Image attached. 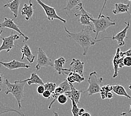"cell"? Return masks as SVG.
I'll use <instances>...</instances> for the list:
<instances>
[{"label":"cell","instance_id":"cell-1","mask_svg":"<svg viewBox=\"0 0 131 116\" xmlns=\"http://www.w3.org/2000/svg\"><path fill=\"white\" fill-rule=\"evenodd\" d=\"M64 31L67 34V37L70 40L75 41L83 49V55L86 56L88 53L89 49L92 46L100 41H103L105 38H112V37L106 36L97 40L94 37L91 35V32H94V29L90 26H83L81 31L79 32H70L67 29L64 27Z\"/></svg>","mask_w":131,"mask_h":116},{"label":"cell","instance_id":"cell-2","mask_svg":"<svg viewBox=\"0 0 131 116\" xmlns=\"http://www.w3.org/2000/svg\"><path fill=\"white\" fill-rule=\"evenodd\" d=\"M26 82L24 80H16L14 83H11L8 79L5 80L6 90L5 94L7 95L11 94L15 97L17 105L19 106V109L21 108V101L25 98L24 94V87Z\"/></svg>","mask_w":131,"mask_h":116},{"label":"cell","instance_id":"cell-3","mask_svg":"<svg viewBox=\"0 0 131 116\" xmlns=\"http://www.w3.org/2000/svg\"><path fill=\"white\" fill-rule=\"evenodd\" d=\"M92 22L93 23L94 30V32L95 33V38L97 39L99 34L101 32H105L111 26H114L116 25L115 21L111 19V17L105 16L102 15L97 19H94L93 17L91 19Z\"/></svg>","mask_w":131,"mask_h":116},{"label":"cell","instance_id":"cell-4","mask_svg":"<svg viewBox=\"0 0 131 116\" xmlns=\"http://www.w3.org/2000/svg\"><path fill=\"white\" fill-rule=\"evenodd\" d=\"M88 82L89 83V87L84 93H88L89 96H91L94 94L99 93L100 92V84L103 82L102 77H98L97 73L96 71H93L89 74Z\"/></svg>","mask_w":131,"mask_h":116},{"label":"cell","instance_id":"cell-5","mask_svg":"<svg viewBox=\"0 0 131 116\" xmlns=\"http://www.w3.org/2000/svg\"><path fill=\"white\" fill-rule=\"evenodd\" d=\"M37 65L35 66V69L39 70L41 67H54V62L50 59L41 47H39L37 51Z\"/></svg>","mask_w":131,"mask_h":116},{"label":"cell","instance_id":"cell-6","mask_svg":"<svg viewBox=\"0 0 131 116\" xmlns=\"http://www.w3.org/2000/svg\"><path fill=\"white\" fill-rule=\"evenodd\" d=\"M76 8L77 10H79L80 11V14H75L74 15L76 17H80L79 21L80 23L83 26H90L94 30L93 23L91 21V19L93 16L90 13L88 12L87 11L85 10L84 6H83V4H80L79 6L76 7Z\"/></svg>","mask_w":131,"mask_h":116},{"label":"cell","instance_id":"cell-7","mask_svg":"<svg viewBox=\"0 0 131 116\" xmlns=\"http://www.w3.org/2000/svg\"><path fill=\"white\" fill-rule=\"evenodd\" d=\"M36 1L38 2V4L43 8L44 12H45L47 19L49 21L58 20L59 21H61L62 22H63L64 23H66V20L63 19V18H62L58 15V14L56 12V8L54 7H52L46 5V4H44L43 2L41 1V0H36Z\"/></svg>","mask_w":131,"mask_h":116},{"label":"cell","instance_id":"cell-8","mask_svg":"<svg viewBox=\"0 0 131 116\" xmlns=\"http://www.w3.org/2000/svg\"><path fill=\"white\" fill-rule=\"evenodd\" d=\"M20 35L15 34L13 32H11L10 36L7 37H2V44L0 46V53L2 51L5 50L6 53H8L10 50L14 47L15 42L20 38Z\"/></svg>","mask_w":131,"mask_h":116},{"label":"cell","instance_id":"cell-9","mask_svg":"<svg viewBox=\"0 0 131 116\" xmlns=\"http://www.w3.org/2000/svg\"><path fill=\"white\" fill-rule=\"evenodd\" d=\"M125 56L123 55V52L121 51L119 47L117 49V51L113 59V65L114 67V73L113 75V78H115L118 75V71L124 65L123 64V59Z\"/></svg>","mask_w":131,"mask_h":116},{"label":"cell","instance_id":"cell-10","mask_svg":"<svg viewBox=\"0 0 131 116\" xmlns=\"http://www.w3.org/2000/svg\"><path fill=\"white\" fill-rule=\"evenodd\" d=\"M0 28H8L17 32L20 36H22L24 38V41H27L29 40V37L28 36L25 35L21 31V30L20 29V26L16 25V23L14 22V19L5 17L4 21L2 22H0Z\"/></svg>","mask_w":131,"mask_h":116},{"label":"cell","instance_id":"cell-11","mask_svg":"<svg viewBox=\"0 0 131 116\" xmlns=\"http://www.w3.org/2000/svg\"><path fill=\"white\" fill-rule=\"evenodd\" d=\"M66 61L67 60L64 57H60L54 60L53 68L59 75H68L72 71L70 68H64L63 67Z\"/></svg>","mask_w":131,"mask_h":116},{"label":"cell","instance_id":"cell-12","mask_svg":"<svg viewBox=\"0 0 131 116\" xmlns=\"http://www.w3.org/2000/svg\"><path fill=\"white\" fill-rule=\"evenodd\" d=\"M0 65L6 68L7 69L10 70L21 69V68L29 69V68H30V65H28L25 63V62L16 60H13L8 62H5L0 61Z\"/></svg>","mask_w":131,"mask_h":116},{"label":"cell","instance_id":"cell-13","mask_svg":"<svg viewBox=\"0 0 131 116\" xmlns=\"http://www.w3.org/2000/svg\"><path fill=\"white\" fill-rule=\"evenodd\" d=\"M124 23L126 24V26L125 27L124 29L121 32H118V34L113 35L112 38L113 40L117 41L118 45L119 46H123L125 45L124 39L127 37V33L130 26V23L129 21L124 22Z\"/></svg>","mask_w":131,"mask_h":116},{"label":"cell","instance_id":"cell-14","mask_svg":"<svg viewBox=\"0 0 131 116\" xmlns=\"http://www.w3.org/2000/svg\"><path fill=\"white\" fill-rule=\"evenodd\" d=\"M84 62L81 61L79 59L73 58L70 64V69L71 72H74L79 74L80 75L84 76Z\"/></svg>","mask_w":131,"mask_h":116},{"label":"cell","instance_id":"cell-15","mask_svg":"<svg viewBox=\"0 0 131 116\" xmlns=\"http://www.w3.org/2000/svg\"><path fill=\"white\" fill-rule=\"evenodd\" d=\"M20 5V0H10L9 2L4 5V7L8 8L14 15V19L17 17L19 14V9Z\"/></svg>","mask_w":131,"mask_h":116},{"label":"cell","instance_id":"cell-16","mask_svg":"<svg viewBox=\"0 0 131 116\" xmlns=\"http://www.w3.org/2000/svg\"><path fill=\"white\" fill-rule=\"evenodd\" d=\"M21 52L22 53V56L21 58V60H24V59L25 57L30 63H32L34 62L35 56L32 53L28 45L25 44L23 47H21Z\"/></svg>","mask_w":131,"mask_h":116},{"label":"cell","instance_id":"cell-17","mask_svg":"<svg viewBox=\"0 0 131 116\" xmlns=\"http://www.w3.org/2000/svg\"><path fill=\"white\" fill-rule=\"evenodd\" d=\"M71 88V90L70 91H68L65 92L64 94H65L68 97V98H72L75 100V102L77 104H79L80 102V99L81 98V93L83 92L82 91H79L75 88L73 87V84L72 83H70Z\"/></svg>","mask_w":131,"mask_h":116},{"label":"cell","instance_id":"cell-18","mask_svg":"<svg viewBox=\"0 0 131 116\" xmlns=\"http://www.w3.org/2000/svg\"><path fill=\"white\" fill-rule=\"evenodd\" d=\"M34 14V7L33 4L31 1H29V5L24 4V7L21 10V15L23 16H25V20L28 21L29 20H32V17Z\"/></svg>","mask_w":131,"mask_h":116},{"label":"cell","instance_id":"cell-19","mask_svg":"<svg viewBox=\"0 0 131 116\" xmlns=\"http://www.w3.org/2000/svg\"><path fill=\"white\" fill-rule=\"evenodd\" d=\"M115 8L113 10V13L114 15H118L120 14L127 13L129 14V4H124L122 3H117L114 4Z\"/></svg>","mask_w":131,"mask_h":116},{"label":"cell","instance_id":"cell-20","mask_svg":"<svg viewBox=\"0 0 131 116\" xmlns=\"http://www.w3.org/2000/svg\"><path fill=\"white\" fill-rule=\"evenodd\" d=\"M25 82H26L28 85H31L32 84H37L39 85H44V83L39 76L35 72H32L31 74L30 77L29 78L25 79Z\"/></svg>","mask_w":131,"mask_h":116},{"label":"cell","instance_id":"cell-21","mask_svg":"<svg viewBox=\"0 0 131 116\" xmlns=\"http://www.w3.org/2000/svg\"><path fill=\"white\" fill-rule=\"evenodd\" d=\"M113 87V91L114 93H115L118 96H124L126 97L127 98L130 99L131 97L127 93V92L126 91V89L120 84H116L112 85Z\"/></svg>","mask_w":131,"mask_h":116},{"label":"cell","instance_id":"cell-22","mask_svg":"<svg viewBox=\"0 0 131 116\" xmlns=\"http://www.w3.org/2000/svg\"><path fill=\"white\" fill-rule=\"evenodd\" d=\"M8 112H15L16 113L19 114L20 116H26L24 114H23L22 112L17 111L16 109L11 108V107H8L3 105L1 102H0V115L2 114L6 113Z\"/></svg>","mask_w":131,"mask_h":116},{"label":"cell","instance_id":"cell-23","mask_svg":"<svg viewBox=\"0 0 131 116\" xmlns=\"http://www.w3.org/2000/svg\"><path fill=\"white\" fill-rule=\"evenodd\" d=\"M67 2V5L66 7L63 8L64 10L66 11H71L72 9L77 7L82 4V0H66Z\"/></svg>","mask_w":131,"mask_h":116},{"label":"cell","instance_id":"cell-24","mask_svg":"<svg viewBox=\"0 0 131 116\" xmlns=\"http://www.w3.org/2000/svg\"><path fill=\"white\" fill-rule=\"evenodd\" d=\"M113 91V87L112 85H106L101 88L100 90V96L102 97V99H106V95L109 92Z\"/></svg>","mask_w":131,"mask_h":116},{"label":"cell","instance_id":"cell-25","mask_svg":"<svg viewBox=\"0 0 131 116\" xmlns=\"http://www.w3.org/2000/svg\"><path fill=\"white\" fill-rule=\"evenodd\" d=\"M70 100L72 102V108H71V113L72 114V116H79V107L77 106V104L76 103L75 100L73 98H70Z\"/></svg>","mask_w":131,"mask_h":116},{"label":"cell","instance_id":"cell-26","mask_svg":"<svg viewBox=\"0 0 131 116\" xmlns=\"http://www.w3.org/2000/svg\"><path fill=\"white\" fill-rule=\"evenodd\" d=\"M59 87H61L63 90V93H64L65 92H68V91H70L71 90V85L70 83L67 81V80L66 79H64V80L62 83H61L60 84H59Z\"/></svg>","mask_w":131,"mask_h":116},{"label":"cell","instance_id":"cell-27","mask_svg":"<svg viewBox=\"0 0 131 116\" xmlns=\"http://www.w3.org/2000/svg\"><path fill=\"white\" fill-rule=\"evenodd\" d=\"M44 86L46 90L50 91L52 93L57 88V84L53 82H47L44 84Z\"/></svg>","mask_w":131,"mask_h":116},{"label":"cell","instance_id":"cell-28","mask_svg":"<svg viewBox=\"0 0 131 116\" xmlns=\"http://www.w3.org/2000/svg\"><path fill=\"white\" fill-rule=\"evenodd\" d=\"M68 98V97L65 94H62L59 95V97H58L57 101L61 105H64L65 103H67Z\"/></svg>","mask_w":131,"mask_h":116},{"label":"cell","instance_id":"cell-29","mask_svg":"<svg viewBox=\"0 0 131 116\" xmlns=\"http://www.w3.org/2000/svg\"><path fill=\"white\" fill-rule=\"evenodd\" d=\"M66 79L70 83H72V84H73V83H75L76 79H75V74H74V72H70V74L68 75Z\"/></svg>","mask_w":131,"mask_h":116},{"label":"cell","instance_id":"cell-30","mask_svg":"<svg viewBox=\"0 0 131 116\" xmlns=\"http://www.w3.org/2000/svg\"><path fill=\"white\" fill-rule=\"evenodd\" d=\"M123 64L124 66L127 67H131V57L126 56L123 59Z\"/></svg>","mask_w":131,"mask_h":116},{"label":"cell","instance_id":"cell-31","mask_svg":"<svg viewBox=\"0 0 131 116\" xmlns=\"http://www.w3.org/2000/svg\"><path fill=\"white\" fill-rule=\"evenodd\" d=\"M74 74H75L76 83H79V84H80V83H81L82 82H84L85 80L84 77L81 76V75H80L79 74L76 73H74Z\"/></svg>","mask_w":131,"mask_h":116},{"label":"cell","instance_id":"cell-32","mask_svg":"<svg viewBox=\"0 0 131 116\" xmlns=\"http://www.w3.org/2000/svg\"><path fill=\"white\" fill-rule=\"evenodd\" d=\"M37 92L38 93L39 95H42L43 93L44 92V91H46L45 88H44V85H38V87L37 88Z\"/></svg>","mask_w":131,"mask_h":116},{"label":"cell","instance_id":"cell-33","mask_svg":"<svg viewBox=\"0 0 131 116\" xmlns=\"http://www.w3.org/2000/svg\"><path fill=\"white\" fill-rule=\"evenodd\" d=\"M42 96L44 98H46V99H49L50 96H52V93L49 91L46 90L43 93Z\"/></svg>","mask_w":131,"mask_h":116},{"label":"cell","instance_id":"cell-34","mask_svg":"<svg viewBox=\"0 0 131 116\" xmlns=\"http://www.w3.org/2000/svg\"><path fill=\"white\" fill-rule=\"evenodd\" d=\"M4 84V76L3 74H0V86H3Z\"/></svg>","mask_w":131,"mask_h":116},{"label":"cell","instance_id":"cell-35","mask_svg":"<svg viewBox=\"0 0 131 116\" xmlns=\"http://www.w3.org/2000/svg\"><path fill=\"white\" fill-rule=\"evenodd\" d=\"M123 54L125 56H130L131 57V47L130 49L128 50L127 51H125V52H123Z\"/></svg>","mask_w":131,"mask_h":116},{"label":"cell","instance_id":"cell-36","mask_svg":"<svg viewBox=\"0 0 131 116\" xmlns=\"http://www.w3.org/2000/svg\"><path fill=\"white\" fill-rule=\"evenodd\" d=\"M113 98V94L112 93V92H109V93L106 95V99H111Z\"/></svg>","mask_w":131,"mask_h":116},{"label":"cell","instance_id":"cell-37","mask_svg":"<svg viewBox=\"0 0 131 116\" xmlns=\"http://www.w3.org/2000/svg\"><path fill=\"white\" fill-rule=\"evenodd\" d=\"M86 111H85V110L84 108H80L79 112V116H81L83 113H84Z\"/></svg>","mask_w":131,"mask_h":116},{"label":"cell","instance_id":"cell-38","mask_svg":"<svg viewBox=\"0 0 131 116\" xmlns=\"http://www.w3.org/2000/svg\"><path fill=\"white\" fill-rule=\"evenodd\" d=\"M81 116H91L90 113H89L88 112H85L84 113H83Z\"/></svg>","mask_w":131,"mask_h":116},{"label":"cell","instance_id":"cell-39","mask_svg":"<svg viewBox=\"0 0 131 116\" xmlns=\"http://www.w3.org/2000/svg\"><path fill=\"white\" fill-rule=\"evenodd\" d=\"M126 115H127V113L126 112H123L121 114V116H126Z\"/></svg>","mask_w":131,"mask_h":116},{"label":"cell","instance_id":"cell-40","mask_svg":"<svg viewBox=\"0 0 131 116\" xmlns=\"http://www.w3.org/2000/svg\"><path fill=\"white\" fill-rule=\"evenodd\" d=\"M54 116H59V114L58 113H57L56 112H54Z\"/></svg>","mask_w":131,"mask_h":116},{"label":"cell","instance_id":"cell-41","mask_svg":"<svg viewBox=\"0 0 131 116\" xmlns=\"http://www.w3.org/2000/svg\"><path fill=\"white\" fill-rule=\"evenodd\" d=\"M129 113H131V103L130 104V108H129Z\"/></svg>","mask_w":131,"mask_h":116},{"label":"cell","instance_id":"cell-42","mask_svg":"<svg viewBox=\"0 0 131 116\" xmlns=\"http://www.w3.org/2000/svg\"><path fill=\"white\" fill-rule=\"evenodd\" d=\"M2 32H3V31H2V30H1V31H0V36L1 35V34H2Z\"/></svg>","mask_w":131,"mask_h":116},{"label":"cell","instance_id":"cell-43","mask_svg":"<svg viewBox=\"0 0 131 116\" xmlns=\"http://www.w3.org/2000/svg\"><path fill=\"white\" fill-rule=\"evenodd\" d=\"M128 1H129L130 2H131V0H128Z\"/></svg>","mask_w":131,"mask_h":116},{"label":"cell","instance_id":"cell-44","mask_svg":"<svg viewBox=\"0 0 131 116\" xmlns=\"http://www.w3.org/2000/svg\"><path fill=\"white\" fill-rule=\"evenodd\" d=\"M1 91H2V89H0V92H1Z\"/></svg>","mask_w":131,"mask_h":116},{"label":"cell","instance_id":"cell-45","mask_svg":"<svg viewBox=\"0 0 131 116\" xmlns=\"http://www.w3.org/2000/svg\"><path fill=\"white\" fill-rule=\"evenodd\" d=\"M106 1H108V0H106Z\"/></svg>","mask_w":131,"mask_h":116}]
</instances>
